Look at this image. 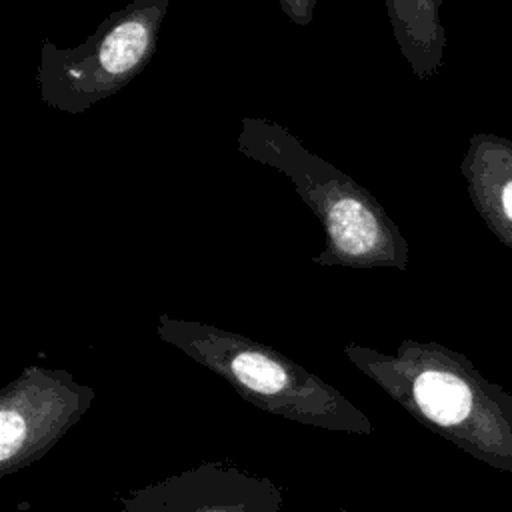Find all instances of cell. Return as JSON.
Instances as JSON below:
<instances>
[{
  "mask_svg": "<svg viewBox=\"0 0 512 512\" xmlns=\"http://www.w3.org/2000/svg\"><path fill=\"white\" fill-rule=\"evenodd\" d=\"M238 152L282 172L324 230L320 266L376 268L406 262V242L378 200L340 168L304 148L282 124L244 116Z\"/></svg>",
  "mask_w": 512,
  "mask_h": 512,
  "instance_id": "1",
  "label": "cell"
},
{
  "mask_svg": "<svg viewBox=\"0 0 512 512\" xmlns=\"http://www.w3.org/2000/svg\"><path fill=\"white\" fill-rule=\"evenodd\" d=\"M168 4L170 0H132L72 48L46 38L36 70L42 102L76 116L128 86L156 54Z\"/></svg>",
  "mask_w": 512,
  "mask_h": 512,
  "instance_id": "2",
  "label": "cell"
},
{
  "mask_svg": "<svg viewBox=\"0 0 512 512\" xmlns=\"http://www.w3.org/2000/svg\"><path fill=\"white\" fill-rule=\"evenodd\" d=\"M286 18L296 26H308L314 18L316 0H276Z\"/></svg>",
  "mask_w": 512,
  "mask_h": 512,
  "instance_id": "7",
  "label": "cell"
},
{
  "mask_svg": "<svg viewBox=\"0 0 512 512\" xmlns=\"http://www.w3.org/2000/svg\"><path fill=\"white\" fill-rule=\"evenodd\" d=\"M410 396L420 416L484 464L512 472V394L464 358L430 352L414 370Z\"/></svg>",
  "mask_w": 512,
  "mask_h": 512,
  "instance_id": "3",
  "label": "cell"
},
{
  "mask_svg": "<svg viewBox=\"0 0 512 512\" xmlns=\"http://www.w3.org/2000/svg\"><path fill=\"white\" fill-rule=\"evenodd\" d=\"M26 438V424L18 412L4 408L0 412V460L8 462Z\"/></svg>",
  "mask_w": 512,
  "mask_h": 512,
  "instance_id": "6",
  "label": "cell"
},
{
  "mask_svg": "<svg viewBox=\"0 0 512 512\" xmlns=\"http://www.w3.org/2000/svg\"><path fill=\"white\" fill-rule=\"evenodd\" d=\"M394 36L418 76L426 74L430 50V0H384Z\"/></svg>",
  "mask_w": 512,
  "mask_h": 512,
  "instance_id": "4",
  "label": "cell"
},
{
  "mask_svg": "<svg viewBox=\"0 0 512 512\" xmlns=\"http://www.w3.org/2000/svg\"><path fill=\"white\" fill-rule=\"evenodd\" d=\"M234 376L258 394H276L286 386V370L256 350H242L232 358Z\"/></svg>",
  "mask_w": 512,
  "mask_h": 512,
  "instance_id": "5",
  "label": "cell"
},
{
  "mask_svg": "<svg viewBox=\"0 0 512 512\" xmlns=\"http://www.w3.org/2000/svg\"><path fill=\"white\" fill-rule=\"evenodd\" d=\"M502 204H504L506 214L512 218V182L506 184V188H504V192H502Z\"/></svg>",
  "mask_w": 512,
  "mask_h": 512,
  "instance_id": "8",
  "label": "cell"
}]
</instances>
